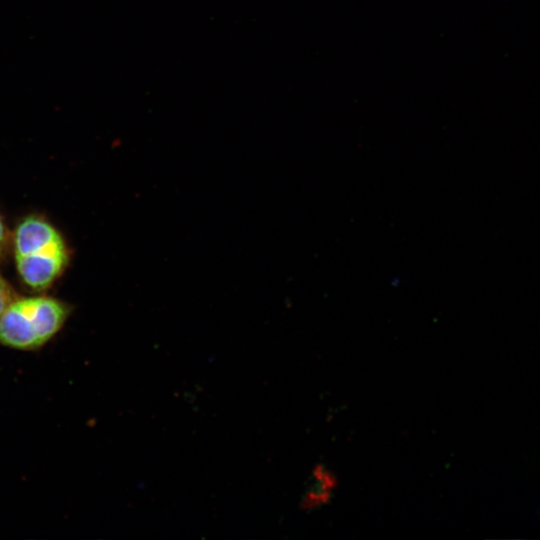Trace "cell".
Listing matches in <instances>:
<instances>
[{
    "label": "cell",
    "instance_id": "6da1fadb",
    "mask_svg": "<svg viewBox=\"0 0 540 540\" xmlns=\"http://www.w3.org/2000/svg\"><path fill=\"white\" fill-rule=\"evenodd\" d=\"M10 247L20 280L36 292L50 288L70 262L64 237L40 215H29L18 222L11 233Z\"/></svg>",
    "mask_w": 540,
    "mask_h": 540
},
{
    "label": "cell",
    "instance_id": "7a4b0ae2",
    "mask_svg": "<svg viewBox=\"0 0 540 540\" xmlns=\"http://www.w3.org/2000/svg\"><path fill=\"white\" fill-rule=\"evenodd\" d=\"M71 312L70 304L49 295H17L0 314V345L40 350L62 329Z\"/></svg>",
    "mask_w": 540,
    "mask_h": 540
},
{
    "label": "cell",
    "instance_id": "3957f363",
    "mask_svg": "<svg viewBox=\"0 0 540 540\" xmlns=\"http://www.w3.org/2000/svg\"><path fill=\"white\" fill-rule=\"evenodd\" d=\"M312 474L313 482L300 505L304 510L319 508L327 504L337 486L335 474L322 464L315 466Z\"/></svg>",
    "mask_w": 540,
    "mask_h": 540
},
{
    "label": "cell",
    "instance_id": "277c9868",
    "mask_svg": "<svg viewBox=\"0 0 540 540\" xmlns=\"http://www.w3.org/2000/svg\"><path fill=\"white\" fill-rule=\"evenodd\" d=\"M16 296L13 287L0 272V314Z\"/></svg>",
    "mask_w": 540,
    "mask_h": 540
},
{
    "label": "cell",
    "instance_id": "5b68a950",
    "mask_svg": "<svg viewBox=\"0 0 540 540\" xmlns=\"http://www.w3.org/2000/svg\"><path fill=\"white\" fill-rule=\"evenodd\" d=\"M11 234L8 232L3 218L0 215V259H2L10 246Z\"/></svg>",
    "mask_w": 540,
    "mask_h": 540
}]
</instances>
